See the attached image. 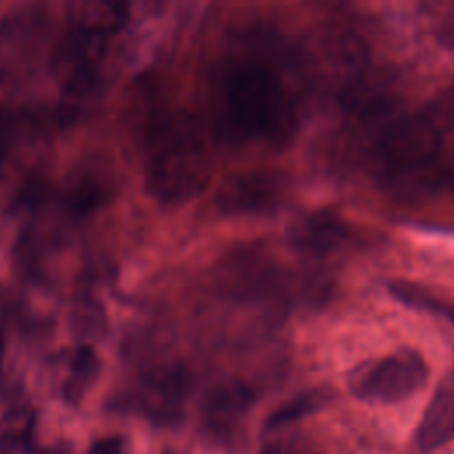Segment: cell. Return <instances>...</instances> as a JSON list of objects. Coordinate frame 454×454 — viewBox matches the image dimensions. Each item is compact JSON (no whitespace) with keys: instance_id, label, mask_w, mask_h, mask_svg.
Wrapping results in <instances>:
<instances>
[{"instance_id":"14","label":"cell","mask_w":454,"mask_h":454,"mask_svg":"<svg viewBox=\"0 0 454 454\" xmlns=\"http://www.w3.org/2000/svg\"><path fill=\"white\" fill-rule=\"evenodd\" d=\"M32 413L28 410H16L0 420V445L5 449H18L27 445L32 431Z\"/></svg>"},{"instance_id":"1","label":"cell","mask_w":454,"mask_h":454,"mask_svg":"<svg viewBox=\"0 0 454 454\" xmlns=\"http://www.w3.org/2000/svg\"><path fill=\"white\" fill-rule=\"evenodd\" d=\"M220 124L236 140L287 144L296 131V108L277 67L262 57H241L220 74Z\"/></svg>"},{"instance_id":"5","label":"cell","mask_w":454,"mask_h":454,"mask_svg":"<svg viewBox=\"0 0 454 454\" xmlns=\"http://www.w3.org/2000/svg\"><path fill=\"white\" fill-rule=\"evenodd\" d=\"M289 177L278 170H243L231 174L216 192L223 215H264L278 209L289 195Z\"/></svg>"},{"instance_id":"15","label":"cell","mask_w":454,"mask_h":454,"mask_svg":"<svg viewBox=\"0 0 454 454\" xmlns=\"http://www.w3.org/2000/svg\"><path fill=\"white\" fill-rule=\"evenodd\" d=\"M27 126L28 122L23 115H18L16 112L0 110V160L11 151L18 137L25 133Z\"/></svg>"},{"instance_id":"10","label":"cell","mask_w":454,"mask_h":454,"mask_svg":"<svg viewBox=\"0 0 454 454\" xmlns=\"http://www.w3.org/2000/svg\"><path fill=\"white\" fill-rule=\"evenodd\" d=\"M454 438V365L436 385L424 415L417 426V447L431 452Z\"/></svg>"},{"instance_id":"4","label":"cell","mask_w":454,"mask_h":454,"mask_svg":"<svg viewBox=\"0 0 454 454\" xmlns=\"http://www.w3.org/2000/svg\"><path fill=\"white\" fill-rule=\"evenodd\" d=\"M426 381L427 365L413 349L362 362L348 376L349 392L360 401L376 404H395L410 399Z\"/></svg>"},{"instance_id":"7","label":"cell","mask_w":454,"mask_h":454,"mask_svg":"<svg viewBox=\"0 0 454 454\" xmlns=\"http://www.w3.org/2000/svg\"><path fill=\"white\" fill-rule=\"evenodd\" d=\"M190 390V376L179 365L153 369L140 381V404L158 420H176Z\"/></svg>"},{"instance_id":"3","label":"cell","mask_w":454,"mask_h":454,"mask_svg":"<svg viewBox=\"0 0 454 454\" xmlns=\"http://www.w3.org/2000/svg\"><path fill=\"white\" fill-rule=\"evenodd\" d=\"M438 129L420 115H403L390 121L374 145L376 167L392 186L420 181L440 151Z\"/></svg>"},{"instance_id":"12","label":"cell","mask_w":454,"mask_h":454,"mask_svg":"<svg viewBox=\"0 0 454 454\" xmlns=\"http://www.w3.org/2000/svg\"><path fill=\"white\" fill-rule=\"evenodd\" d=\"M326 401V394L323 390H309L300 395H294L282 406H278L273 413H270L266 420V429H278L284 426H289L316 410H319Z\"/></svg>"},{"instance_id":"17","label":"cell","mask_w":454,"mask_h":454,"mask_svg":"<svg viewBox=\"0 0 454 454\" xmlns=\"http://www.w3.org/2000/svg\"><path fill=\"white\" fill-rule=\"evenodd\" d=\"M447 183H449V188H450V192H452V195H454V170L449 174Z\"/></svg>"},{"instance_id":"11","label":"cell","mask_w":454,"mask_h":454,"mask_svg":"<svg viewBox=\"0 0 454 454\" xmlns=\"http://www.w3.org/2000/svg\"><path fill=\"white\" fill-rule=\"evenodd\" d=\"M388 291L397 301L404 303L406 307L440 316L454 325V300H445L431 289L406 280L390 282Z\"/></svg>"},{"instance_id":"6","label":"cell","mask_w":454,"mask_h":454,"mask_svg":"<svg viewBox=\"0 0 454 454\" xmlns=\"http://www.w3.org/2000/svg\"><path fill=\"white\" fill-rule=\"evenodd\" d=\"M227 293L238 300L266 305L286 303V280L278 266L261 250L245 248L227 259Z\"/></svg>"},{"instance_id":"16","label":"cell","mask_w":454,"mask_h":454,"mask_svg":"<svg viewBox=\"0 0 454 454\" xmlns=\"http://www.w3.org/2000/svg\"><path fill=\"white\" fill-rule=\"evenodd\" d=\"M121 452H122V438L110 434V436L94 440L85 454H121Z\"/></svg>"},{"instance_id":"9","label":"cell","mask_w":454,"mask_h":454,"mask_svg":"<svg viewBox=\"0 0 454 454\" xmlns=\"http://www.w3.org/2000/svg\"><path fill=\"white\" fill-rule=\"evenodd\" d=\"M348 223L332 211H312L296 218L289 229V243L307 255H326L348 239Z\"/></svg>"},{"instance_id":"13","label":"cell","mask_w":454,"mask_h":454,"mask_svg":"<svg viewBox=\"0 0 454 454\" xmlns=\"http://www.w3.org/2000/svg\"><path fill=\"white\" fill-rule=\"evenodd\" d=\"M98 371H99V358H98L96 351L87 344L78 346L76 351L73 353V360H71L73 378L66 388L67 397L80 395L83 387L94 380Z\"/></svg>"},{"instance_id":"8","label":"cell","mask_w":454,"mask_h":454,"mask_svg":"<svg viewBox=\"0 0 454 454\" xmlns=\"http://www.w3.org/2000/svg\"><path fill=\"white\" fill-rule=\"evenodd\" d=\"M254 403V392L241 381H227L213 387L202 403V420L215 436H229L247 417Z\"/></svg>"},{"instance_id":"2","label":"cell","mask_w":454,"mask_h":454,"mask_svg":"<svg viewBox=\"0 0 454 454\" xmlns=\"http://www.w3.org/2000/svg\"><path fill=\"white\" fill-rule=\"evenodd\" d=\"M147 174L153 192L168 202L195 197L209 179V158L195 121L183 112L158 119L147 140Z\"/></svg>"}]
</instances>
